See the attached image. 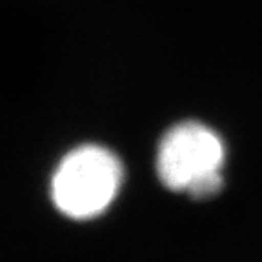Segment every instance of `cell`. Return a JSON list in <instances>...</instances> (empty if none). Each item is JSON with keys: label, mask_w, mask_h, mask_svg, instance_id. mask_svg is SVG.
Returning a JSON list of instances; mask_svg holds the SVG:
<instances>
[{"label": "cell", "mask_w": 262, "mask_h": 262, "mask_svg": "<svg viewBox=\"0 0 262 262\" xmlns=\"http://www.w3.org/2000/svg\"><path fill=\"white\" fill-rule=\"evenodd\" d=\"M226 146L217 131L201 122H180L166 131L157 151V175L171 191L206 201L224 186Z\"/></svg>", "instance_id": "cell-1"}, {"label": "cell", "mask_w": 262, "mask_h": 262, "mask_svg": "<svg viewBox=\"0 0 262 262\" xmlns=\"http://www.w3.org/2000/svg\"><path fill=\"white\" fill-rule=\"evenodd\" d=\"M122 180L119 157L104 146L84 144L58 162L51 177V201L66 217L90 221L113 204Z\"/></svg>", "instance_id": "cell-2"}]
</instances>
